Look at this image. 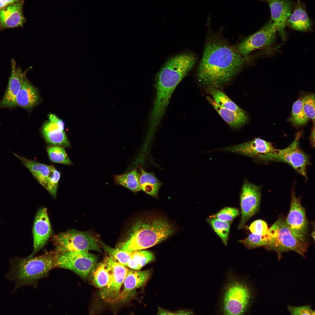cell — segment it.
Wrapping results in <instances>:
<instances>
[{
    "mask_svg": "<svg viewBox=\"0 0 315 315\" xmlns=\"http://www.w3.org/2000/svg\"><path fill=\"white\" fill-rule=\"evenodd\" d=\"M251 59L238 52L221 32L210 31L197 76L203 84L217 88L230 81Z\"/></svg>",
    "mask_w": 315,
    "mask_h": 315,
    "instance_id": "obj_1",
    "label": "cell"
},
{
    "mask_svg": "<svg viewBox=\"0 0 315 315\" xmlns=\"http://www.w3.org/2000/svg\"><path fill=\"white\" fill-rule=\"evenodd\" d=\"M174 232L172 225L164 218H140L132 225L127 237L119 249L132 253L149 248L165 240Z\"/></svg>",
    "mask_w": 315,
    "mask_h": 315,
    "instance_id": "obj_2",
    "label": "cell"
},
{
    "mask_svg": "<svg viewBox=\"0 0 315 315\" xmlns=\"http://www.w3.org/2000/svg\"><path fill=\"white\" fill-rule=\"evenodd\" d=\"M9 262V269L5 278L15 283L14 293L23 286H35L38 281L56 267V251L31 258L15 256Z\"/></svg>",
    "mask_w": 315,
    "mask_h": 315,
    "instance_id": "obj_3",
    "label": "cell"
},
{
    "mask_svg": "<svg viewBox=\"0 0 315 315\" xmlns=\"http://www.w3.org/2000/svg\"><path fill=\"white\" fill-rule=\"evenodd\" d=\"M272 240L266 248L270 251H275L280 259L282 253L293 251L304 257H305L308 244L302 243L294 237L282 218H280L269 229Z\"/></svg>",
    "mask_w": 315,
    "mask_h": 315,
    "instance_id": "obj_4",
    "label": "cell"
},
{
    "mask_svg": "<svg viewBox=\"0 0 315 315\" xmlns=\"http://www.w3.org/2000/svg\"><path fill=\"white\" fill-rule=\"evenodd\" d=\"M52 238L56 250L59 252L102 251L95 240L86 232L72 230L55 235Z\"/></svg>",
    "mask_w": 315,
    "mask_h": 315,
    "instance_id": "obj_5",
    "label": "cell"
},
{
    "mask_svg": "<svg viewBox=\"0 0 315 315\" xmlns=\"http://www.w3.org/2000/svg\"><path fill=\"white\" fill-rule=\"evenodd\" d=\"M251 291L244 283L236 279L228 284L224 294L223 309L227 315H240L244 313L249 304Z\"/></svg>",
    "mask_w": 315,
    "mask_h": 315,
    "instance_id": "obj_6",
    "label": "cell"
},
{
    "mask_svg": "<svg viewBox=\"0 0 315 315\" xmlns=\"http://www.w3.org/2000/svg\"><path fill=\"white\" fill-rule=\"evenodd\" d=\"M296 137L288 147L277 149L274 153L262 156L259 160L281 162L291 166L299 174L307 180V168L311 163L309 155L300 148L299 138Z\"/></svg>",
    "mask_w": 315,
    "mask_h": 315,
    "instance_id": "obj_7",
    "label": "cell"
},
{
    "mask_svg": "<svg viewBox=\"0 0 315 315\" xmlns=\"http://www.w3.org/2000/svg\"><path fill=\"white\" fill-rule=\"evenodd\" d=\"M55 251L56 267L71 270L84 279L87 277L97 262L96 256L88 251Z\"/></svg>",
    "mask_w": 315,
    "mask_h": 315,
    "instance_id": "obj_8",
    "label": "cell"
},
{
    "mask_svg": "<svg viewBox=\"0 0 315 315\" xmlns=\"http://www.w3.org/2000/svg\"><path fill=\"white\" fill-rule=\"evenodd\" d=\"M277 31L276 27L271 19L260 29L245 38L234 48L242 55L249 56L254 50L273 44Z\"/></svg>",
    "mask_w": 315,
    "mask_h": 315,
    "instance_id": "obj_9",
    "label": "cell"
},
{
    "mask_svg": "<svg viewBox=\"0 0 315 315\" xmlns=\"http://www.w3.org/2000/svg\"><path fill=\"white\" fill-rule=\"evenodd\" d=\"M285 221L294 237L300 242L308 244V223L305 209L301 204L300 198L296 196L294 188L292 191L290 210Z\"/></svg>",
    "mask_w": 315,
    "mask_h": 315,
    "instance_id": "obj_10",
    "label": "cell"
},
{
    "mask_svg": "<svg viewBox=\"0 0 315 315\" xmlns=\"http://www.w3.org/2000/svg\"><path fill=\"white\" fill-rule=\"evenodd\" d=\"M261 197V187L245 179L240 195L242 216L238 229L243 228L247 221L258 212Z\"/></svg>",
    "mask_w": 315,
    "mask_h": 315,
    "instance_id": "obj_11",
    "label": "cell"
},
{
    "mask_svg": "<svg viewBox=\"0 0 315 315\" xmlns=\"http://www.w3.org/2000/svg\"><path fill=\"white\" fill-rule=\"evenodd\" d=\"M105 260L110 267L111 277L107 285L102 288L100 296L106 301H116L119 299L120 289L128 269L111 256L106 257Z\"/></svg>",
    "mask_w": 315,
    "mask_h": 315,
    "instance_id": "obj_12",
    "label": "cell"
},
{
    "mask_svg": "<svg viewBox=\"0 0 315 315\" xmlns=\"http://www.w3.org/2000/svg\"><path fill=\"white\" fill-rule=\"evenodd\" d=\"M277 149L270 142L256 138L246 142L223 148L221 150L258 159L262 156L275 153Z\"/></svg>",
    "mask_w": 315,
    "mask_h": 315,
    "instance_id": "obj_13",
    "label": "cell"
},
{
    "mask_svg": "<svg viewBox=\"0 0 315 315\" xmlns=\"http://www.w3.org/2000/svg\"><path fill=\"white\" fill-rule=\"evenodd\" d=\"M52 232L47 209L45 208L38 210L35 217L32 229L33 250L27 258H31L46 244Z\"/></svg>",
    "mask_w": 315,
    "mask_h": 315,
    "instance_id": "obj_14",
    "label": "cell"
},
{
    "mask_svg": "<svg viewBox=\"0 0 315 315\" xmlns=\"http://www.w3.org/2000/svg\"><path fill=\"white\" fill-rule=\"evenodd\" d=\"M15 60L11 62V74L4 94L0 101V108H11L16 107L15 100L22 83L27 78L26 72L20 68H16Z\"/></svg>",
    "mask_w": 315,
    "mask_h": 315,
    "instance_id": "obj_15",
    "label": "cell"
},
{
    "mask_svg": "<svg viewBox=\"0 0 315 315\" xmlns=\"http://www.w3.org/2000/svg\"><path fill=\"white\" fill-rule=\"evenodd\" d=\"M267 3L269 6L271 19L282 37L285 36V28L287 19L292 13V0H260Z\"/></svg>",
    "mask_w": 315,
    "mask_h": 315,
    "instance_id": "obj_16",
    "label": "cell"
},
{
    "mask_svg": "<svg viewBox=\"0 0 315 315\" xmlns=\"http://www.w3.org/2000/svg\"><path fill=\"white\" fill-rule=\"evenodd\" d=\"M64 127V122L57 116H54L44 124L42 131L43 135L52 146L69 147L70 144Z\"/></svg>",
    "mask_w": 315,
    "mask_h": 315,
    "instance_id": "obj_17",
    "label": "cell"
},
{
    "mask_svg": "<svg viewBox=\"0 0 315 315\" xmlns=\"http://www.w3.org/2000/svg\"><path fill=\"white\" fill-rule=\"evenodd\" d=\"M23 4L22 0L0 9V29L23 26L26 22Z\"/></svg>",
    "mask_w": 315,
    "mask_h": 315,
    "instance_id": "obj_18",
    "label": "cell"
},
{
    "mask_svg": "<svg viewBox=\"0 0 315 315\" xmlns=\"http://www.w3.org/2000/svg\"><path fill=\"white\" fill-rule=\"evenodd\" d=\"M294 5L293 11L287 20L286 25L300 31L310 30L313 22L307 14L305 4L300 0H297Z\"/></svg>",
    "mask_w": 315,
    "mask_h": 315,
    "instance_id": "obj_19",
    "label": "cell"
},
{
    "mask_svg": "<svg viewBox=\"0 0 315 315\" xmlns=\"http://www.w3.org/2000/svg\"><path fill=\"white\" fill-rule=\"evenodd\" d=\"M39 98L37 88L26 78L16 96V107H19L27 111L30 110L37 104Z\"/></svg>",
    "mask_w": 315,
    "mask_h": 315,
    "instance_id": "obj_20",
    "label": "cell"
},
{
    "mask_svg": "<svg viewBox=\"0 0 315 315\" xmlns=\"http://www.w3.org/2000/svg\"><path fill=\"white\" fill-rule=\"evenodd\" d=\"M45 188L50 177L52 165H48L12 152Z\"/></svg>",
    "mask_w": 315,
    "mask_h": 315,
    "instance_id": "obj_21",
    "label": "cell"
},
{
    "mask_svg": "<svg viewBox=\"0 0 315 315\" xmlns=\"http://www.w3.org/2000/svg\"><path fill=\"white\" fill-rule=\"evenodd\" d=\"M151 274L152 271L150 270L139 271L128 269L123 282V289L119 299L126 298L133 290L144 286Z\"/></svg>",
    "mask_w": 315,
    "mask_h": 315,
    "instance_id": "obj_22",
    "label": "cell"
},
{
    "mask_svg": "<svg viewBox=\"0 0 315 315\" xmlns=\"http://www.w3.org/2000/svg\"><path fill=\"white\" fill-rule=\"evenodd\" d=\"M206 98L223 119L231 127L239 128L247 122L248 117L244 111L239 112L226 109L218 105L211 97L208 96Z\"/></svg>",
    "mask_w": 315,
    "mask_h": 315,
    "instance_id": "obj_23",
    "label": "cell"
},
{
    "mask_svg": "<svg viewBox=\"0 0 315 315\" xmlns=\"http://www.w3.org/2000/svg\"><path fill=\"white\" fill-rule=\"evenodd\" d=\"M90 273L92 282L95 286L101 289L107 285L111 277L110 267L105 260L95 265Z\"/></svg>",
    "mask_w": 315,
    "mask_h": 315,
    "instance_id": "obj_24",
    "label": "cell"
},
{
    "mask_svg": "<svg viewBox=\"0 0 315 315\" xmlns=\"http://www.w3.org/2000/svg\"><path fill=\"white\" fill-rule=\"evenodd\" d=\"M140 171L139 184L141 190L157 198L161 183L153 173L147 172L141 168Z\"/></svg>",
    "mask_w": 315,
    "mask_h": 315,
    "instance_id": "obj_25",
    "label": "cell"
},
{
    "mask_svg": "<svg viewBox=\"0 0 315 315\" xmlns=\"http://www.w3.org/2000/svg\"><path fill=\"white\" fill-rule=\"evenodd\" d=\"M115 183L134 192L141 190L139 184L140 174L136 169L120 175H113Z\"/></svg>",
    "mask_w": 315,
    "mask_h": 315,
    "instance_id": "obj_26",
    "label": "cell"
},
{
    "mask_svg": "<svg viewBox=\"0 0 315 315\" xmlns=\"http://www.w3.org/2000/svg\"><path fill=\"white\" fill-rule=\"evenodd\" d=\"M208 86L207 91L212 96L214 102L219 106L233 111L239 112L244 111L224 93L216 88L211 86Z\"/></svg>",
    "mask_w": 315,
    "mask_h": 315,
    "instance_id": "obj_27",
    "label": "cell"
},
{
    "mask_svg": "<svg viewBox=\"0 0 315 315\" xmlns=\"http://www.w3.org/2000/svg\"><path fill=\"white\" fill-rule=\"evenodd\" d=\"M155 260L154 254L147 251L139 250L132 252L127 266L134 270H138Z\"/></svg>",
    "mask_w": 315,
    "mask_h": 315,
    "instance_id": "obj_28",
    "label": "cell"
},
{
    "mask_svg": "<svg viewBox=\"0 0 315 315\" xmlns=\"http://www.w3.org/2000/svg\"><path fill=\"white\" fill-rule=\"evenodd\" d=\"M271 240L269 232L265 235L252 233L246 238L238 242L243 244L248 249H251L262 246L266 248L270 245Z\"/></svg>",
    "mask_w": 315,
    "mask_h": 315,
    "instance_id": "obj_29",
    "label": "cell"
},
{
    "mask_svg": "<svg viewBox=\"0 0 315 315\" xmlns=\"http://www.w3.org/2000/svg\"><path fill=\"white\" fill-rule=\"evenodd\" d=\"M207 220L224 244L227 245L230 226L232 221H223L214 217H209Z\"/></svg>",
    "mask_w": 315,
    "mask_h": 315,
    "instance_id": "obj_30",
    "label": "cell"
},
{
    "mask_svg": "<svg viewBox=\"0 0 315 315\" xmlns=\"http://www.w3.org/2000/svg\"><path fill=\"white\" fill-rule=\"evenodd\" d=\"M46 150L50 159L53 162L68 165L72 164L64 147L51 146L48 147Z\"/></svg>",
    "mask_w": 315,
    "mask_h": 315,
    "instance_id": "obj_31",
    "label": "cell"
},
{
    "mask_svg": "<svg viewBox=\"0 0 315 315\" xmlns=\"http://www.w3.org/2000/svg\"><path fill=\"white\" fill-rule=\"evenodd\" d=\"M309 120L304 111L302 99L298 100L293 104L290 121L294 125L298 126L305 124Z\"/></svg>",
    "mask_w": 315,
    "mask_h": 315,
    "instance_id": "obj_32",
    "label": "cell"
},
{
    "mask_svg": "<svg viewBox=\"0 0 315 315\" xmlns=\"http://www.w3.org/2000/svg\"><path fill=\"white\" fill-rule=\"evenodd\" d=\"M100 244L104 251L120 264L127 266L130 258L132 253L122 250L119 248H112L103 243Z\"/></svg>",
    "mask_w": 315,
    "mask_h": 315,
    "instance_id": "obj_33",
    "label": "cell"
},
{
    "mask_svg": "<svg viewBox=\"0 0 315 315\" xmlns=\"http://www.w3.org/2000/svg\"><path fill=\"white\" fill-rule=\"evenodd\" d=\"M304 111L309 119H311L314 124L315 98L314 95L308 94L304 96L302 99Z\"/></svg>",
    "mask_w": 315,
    "mask_h": 315,
    "instance_id": "obj_34",
    "label": "cell"
},
{
    "mask_svg": "<svg viewBox=\"0 0 315 315\" xmlns=\"http://www.w3.org/2000/svg\"><path fill=\"white\" fill-rule=\"evenodd\" d=\"M60 177V172L52 166L50 176L45 189L53 198L56 196Z\"/></svg>",
    "mask_w": 315,
    "mask_h": 315,
    "instance_id": "obj_35",
    "label": "cell"
},
{
    "mask_svg": "<svg viewBox=\"0 0 315 315\" xmlns=\"http://www.w3.org/2000/svg\"><path fill=\"white\" fill-rule=\"evenodd\" d=\"M239 214V211L237 208L226 207L216 214L210 216L209 217L215 218L225 221H232Z\"/></svg>",
    "mask_w": 315,
    "mask_h": 315,
    "instance_id": "obj_36",
    "label": "cell"
},
{
    "mask_svg": "<svg viewBox=\"0 0 315 315\" xmlns=\"http://www.w3.org/2000/svg\"><path fill=\"white\" fill-rule=\"evenodd\" d=\"M249 229L252 233L260 235H265L269 231L266 222L260 219L253 222L250 225Z\"/></svg>",
    "mask_w": 315,
    "mask_h": 315,
    "instance_id": "obj_37",
    "label": "cell"
},
{
    "mask_svg": "<svg viewBox=\"0 0 315 315\" xmlns=\"http://www.w3.org/2000/svg\"><path fill=\"white\" fill-rule=\"evenodd\" d=\"M287 308L291 315L315 314L314 311L312 309L310 306L295 307L289 305Z\"/></svg>",
    "mask_w": 315,
    "mask_h": 315,
    "instance_id": "obj_38",
    "label": "cell"
},
{
    "mask_svg": "<svg viewBox=\"0 0 315 315\" xmlns=\"http://www.w3.org/2000/svg\"><path fill=\"white\" fill-rule=\"evenodd\" d=\"M22 0H0V9L4 7Z\"/></svg>",
    "mask_w": 315,
    "mask_h": 315,
    "instance_id": "obj_39",
    "label": "cell"
},
{
    "mask_svg": "<svg viewBox=\"0 0 315 315\" xmlns=\"http://www.w3.org/2000/svg\"><path fill=\"white\" fill-rule=\"evenodd\" d=\"M315 129L314 127L313 130H312L310 137V142L312 146L313 147H314L315 146Z\"/></svg>",
    "mask_w": 315,
    "mask_h": 315,
    "instance_id": "obj_40",
    "label": "cell"
}]
</instances>
